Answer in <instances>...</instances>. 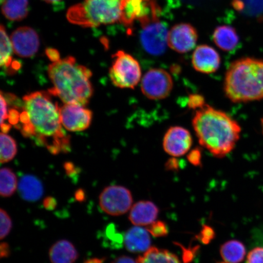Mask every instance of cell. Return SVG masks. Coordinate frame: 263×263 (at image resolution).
I'll return each instance as SVG.
<instances>
[{
	"instance_id": "cell-14",
	"label": "cell",
	"mask_w": 263,
	"mask_h": 263,
	"mask_svg": "<svg viewBox=\"0 0 263 263\" xmlns=\"http://www.w3.org/2000/svg\"><path fill=\"white\" fill-rule=\"evenodd\" d=\"M192 64L197 71L212 74L218 70L221 65V58L215 49L209 45H202L194 51Z\"/></svg>"
},
{
	"instance_id": "cell-7",
	"label": "cell",
	"mask_w": 263,
	"mask_h": 263,
	"mask_svg": "<svg viewBox=\"0 0 263 263\" xmlns=\"http://www.w3.org/2000/svg\"><path fill=\"white\" fill-rule=\"evenodd\" d=\"M173 84V78L168 72L162 68H153L144 75L141 90L149 100H161L169 97Z\"/></svg>"
},
{
	"instance_id": "cell-38",
	"label": "cell",
	"mask_w": 263,
	"mask_h": 263,
	"mask_svg": "<svg viewBox=\"0 0 263 263\" xmlns=\"http://www.w3.org/2000/svg\"><path fill=\"white\" fill-rule=\"evenodd\" d=\"M105 258H89L84 261V263H103Z\"/></svg>"
},
{
	"instance_id": "cell-36",
	"label": "cell",
	"mask_w": 263,
	"mask_h": 263,
	"mask_svg": "<svg viewBox=\"0 0 263 263\" xmlns=\"http://www.w3.org/2000/svg\"><path fill=\"white\" fill-rule=\"evenodd\" d=\"M179 164L178 160L176 159H170L166 163V167L168 170H176L179 168Z\"/></svg>"
},
{
	"instance_id": "cell-15",
	"label": "cell",
	"mask_w": 263,
	"mask_h": 263,
	"mask_svg": "<svg viewBox=\"0 0 263 263\" xmlns=\"http://www.w3.org/2000/svg\"><path fill=\"white\" fill-rule=\"evenodd\" d=\"M159 212V209L153 202L142 200L132 206L129 219L136 226H148L156 221Z\"/></svg>"
},
{
	"instance_id": "cell-27",
	"label": "cell",
	"mask_w": 263,
	"mask_h": 263,
	"mask_svg": "<svg viewBox=\"0 0 263 263\" xmlns=\"http://www.w3.org/2000/svg\"><path fill=\"white\" fill-rule=\"evenodd\" d=\"M0 221H1V231H0V238L2 239L7 236L12 229V222L11 218L7 212L4 210H0Z\"/></svg>"
},
{
	"instance_id": "cell-26",
	"label": "cell",
	"mask_w": 263,
	"mask_h": 263,
	"mask_svg": "<svg viewBox=\"0 0 263 263\" xmlns=\"http://www.w3.org/2000/svg\"><path fill=\"white\" fill-rule=\"evenodd\" d=\"M233 5L238 11L249 15L263 13V0H233Z\"/></svg>"
},
{
	"instance_id": "cell-17",
	"label": "cell",
	"mask_w": 263,
	"mask_h": 263,
	"mask_svg": "<svg viewBox=\"0 0 263 263\" xmlns=\"http://www.w3.org/2000/svg\"><path fill=\"white\" fill-rule=\"evenodd\" d=\"M49 256L51 263H74L78 258V252L71 242L62 239L51 246Z\"/></svg>"
},
{
	"instance_id": "cell-20",
	"label": "cell",
	"mask_w": 263,
	"mask_h": 263,
	"mask_svg": "<svg viewBox=\"0 0 263 263\" xmlns=\"http://www.w3.org/2000/svg\"><path fill=\"white\" fill-rule=\"evenodd\" d=\"M2 12L9 21H21L28 14V0H2Z\"/></svg>"
},
{
	"instance_id": "cell-31",
	"label": "cell",
	"mask_w": 263,
	"mask_h": 263,
	"mask_svg": "<svg viewBox=\"0 0 263 263\" xmlns=\"http://www.w3.org/2000/svg\"><path fill=\"white\" fill-rule=\"evenodd\" d=\"M187 159L193 166H199L202 163V153L199 148L191 151L187 156Z\"/></svg>"
},
{
	"instance_id": "cell-6",
	"label": "cell",
	"mask_w": 263,
	"mask_h": 263,
	"mask_svg": "<svg viewBox=\"0 0 263 263\" xmlns=\"http://www.w3.org/2000/svg\"><path fill=\"white\" fill-rule=\"evenodd\" d=\"M114 62L109 75L115 86L133 89L141 78V67L136 59L123 51L113 55Z\"/></svg>"
},
{
	"instance_id": "cell-1",
	"label": "cell",
	"mask_w": 263,
	"mask_h": 263,
	"mask_svg": "<svg viewBox=\"0 0 263 263\" xmlns=\"http://www.w3.org/2000/svg\"><path fill=\"white\" fill-rule=\"evenodd\" d=\"M51 95L43 91L26 95L20 122L24 136L57 155L70 150V140L62 127L60 107L52 101Z\"/></svg>"
},
{
	"instance_id": "cell-5",
	"label": "cell",
	"mask_w": 263,
	"mask_h": 263,
	"mask_svg": "<svg viewBox=\"0 0 263 263\" xmlns=\"http://www.w3.org/2000/svg\"><path fill=\"white\" fill-rule=\"evenodd\" d=\"M125 0H84L68 9L71 24L83 27H96L121 22Z\"/></svg>"
},
{
	"instance_id": "cell-11",
	"label": "cell",
	"mask_w": 263,
	"mask_h": 263,
	"mask_svg": "<svg viewBox=\"0 0 263 263\" xmlns=\"http://www.w3.org/2000/svg\"><path fill=\"white\" fill-rule=\"evenodd\" d=\"M192 144V135L189 130L182 127H171L163 137V149L173 157L185 155L189 153Z\"/></svg>"
},
{
	"instance_id": "cell-30",
	"label": "cell",
	"mask_w": 263,
	"mask_h": 263,
	"mask_svg": "<svg viewBox=\"0 0 263 263\" xmlns=\"http://www.w3.org/2000/svg\"><path fill=\"white\" fill-rule=\"evenodd\" d=\"M247 263H263V248H256L249 253Z\"/></svg>"
},
{
	"instance_id": "cell-12",
	"label": "cell",
	"mask_w": 263,
	"mask_h": 263,
	"mask_svg": "<svg viewBox=\"0 0 263 263\" xmlns=\"http://www.w3.org/2000/svg\"><path fill=\"white\" fill-rule=\"evenodd\" d=\"M11 41L15 53L21 58L33 57L40 45L37 33L28 26L16 29L11 34Z\"/></svg>"
},
{
	"instance_id": "cell-28",
	"label": "cell",
	"mask_w": 263,
	"mask_h": 263,
	"mask_svg": "<svg viewBox=\"0 0 263 263\" xmlns=\"http://www.w3.org/2000/svg\"><path fill=\"white\" fill-rule=\"evenodd\" d=\"M147 230L154 237H163L168 233L166 223L162 221H155L147 226Z\"/></svg>"
},
{
	"instance_id": "cell-3",
	"label": "cell",
	"mask_w": 263,
	"mask_h": 263,
	"mask_svg": "<svg viewBox=\"0 0 263 263\" xmlns=\"http://www.w3.org/2000/svg\"><path fill=\"white\" fill-rule=\"evenodd\" d=\"M49 77L53 87L48 90L65 104L85 106L93 95L90 82L92 72L77 64L73 57H68L52 62L48 67Z\"/></svg>"
},
{
	"instance_id": "cell-13",
	"label": "cell",
	"mask_w": 263,
	"mask_h": 263,
	"mask_svg": "<svg viewBox=\"0 0 263 263\" xmlns=\"http://www.w3.org/2000/svg\"><path fill=\"white\" fill-rule=\"evenodd\" d=\"M198 35L196 29L188 24L174 26L169 31L168 46L179 53H185L195 47Z\"/></svg>"
},
{
	"instance_id": "cell-33",
	"label": "cell",
	"mask_w": 263,
	"mask_h": 263,
	"mask_svg": "<svg viewBox=\"0 0 263 263\" xmlns=\"http://www.w3.org/2000/svg\"><path fill=\"white\" fill-rule=\"evenodd\" d=\"M46 53H47V57L52 62L58 61L60 59L59 52L54 49H47V51H46Z\"/></svg>"
},
{
	"instance_id": "cell-35",
	"label": "cell",
	"mask_w": 263,
	"mask_h": 263,
	"mask_svg": "<svg viewBox=\"0 0 263 263\" xmlns=\"http://www.w3.org/2000/svg\"><path fill=\"white\" fill-rule=\"evenodd\" d=\"M111 263H137V260H134L133 258L127 256H121L115 259Z\"/></svg>"
},
{
	"instance_id": "cell-24",
	"label": "cell",
	"mask_w": 263,
	"mask_h": 263,
	"mask_svg": "<svg viewBox=\"0 0 263 263\" xmlns=\"http://www.w3.org/2000/svg\"><path fill=\"white\" fill-rule=\"evenodd\" d=\"M17 188V179L15 173L8 167H3L0 172V195L4 197L11 196Z\"/></svg>"
},
{
	"instance_id": "cell-32",
	"label": "cell",
	"mask_w": 263,
	"mask_h": 263,
	"mask_svg": "<svg viewBox=\"0 0 263 263\" xmlns=\"http://www.w3.org/2000/svg\"><path fill=\"white\" fill-rule=\"evenodd\" d=\"M8 118L7 103L3 94H1V124L4 123L5 121Z\"/></svg>"
},
{
	"instance_id": "cell-19",
	"label": "cell",
	"mask_w": 263,
	"mask_h": 263,
	"mask_svg": "<svg viewBox=\"0 0 263 263\" xmlns=\"http://www.w3.org/2000/svg\"><path fill=\"white\" fill-rule=\"evenodd\" d=\"M213 41L223 51L234 50L239 42V36L232 26L222 25L215 29L213 34Z\"/></svg>"
},
{
	"instance_id": "cell-25",
	"label": "cell",
	"mask_w": 263,
	"mask_h": 263,
	"mask_svg": "<svg viewBox=\"0 0 263 263\" xmlns=\"http://www.w3.org/2000/svg\"><path fill=\"white\" fill-rule=\"evenodd\" d=\"M1 163H5L11 161L17 153L15 141L7 134H1Z\"/></svg>"
},
{
	"instance_id": "cell-29",
	"label": "cell",
	"mask_w": 263,
	"mask_h": 263,
	"mask_svg": "<svg viewBox=\"0 0 263 263\" xmlns=\"http://www.w3.org/2000/svg\"><path fill=\"white\" fill-rule=\"evenodd\" d=\"M205 99L201 95H191L188 101V106L190 109L198 110L205 106Z\"/></svg>"
},
{
	"instance_id": "cell-18",
	"label": "cell",
	"mask_w": 263,
	"mask_h": 263,
	"mask_svg": "<svg viewBox=\"0 0 263 263\" xmlns=\"http://www.w3.org/2000/svg\"><path fill=\"white\" fill-rule=\"evenodd\" d=\"M18 190L22 198L28 202H35L44 195V187L37 177L23 176L18 183Z\"/></svg>"
},
{
	"instance_id": "cell-22",
	"label": "cell",
	"mask_w": 263,
	"mask_h": 263,
	"mask_svg": "<svg viewBox=\"0 0 263 263\" xmlns=\"http://www.w3.org/2000/svg\"><path fill=\"white\" fill-rule=\"evenodd\" d=\"M220 254L226 263H240L245 258L246 250L241 242L230 240L221 247Z\"/></svg>"
},
{
	"instance_id": "cell-39",
	"label": "cell",
	"mask_w": 263,
	"mask_h": 263,
	"mask_svg": "<svg viewBox=\"0 0 263 263\" xmlns=\"http://www.w3.org/2000/svg\"><path fill=\"white\" fill-rule=\"evenodd\" d=\"M43 1H44L48 3H54L58 2L59 1H61V0H43Z\"/></svg>"
},
{
	"instance_id": "cell-10",
	"label": "cell",
	"mask_w": 263,
	"mask_h": 263,
	"mask_svg": "<svg viewBox=\"0 0 263 263\" xmlns=\"http://www.w3.org/2000/svg\"><path fill=\"white\" fill-rule=\"evenodd\" d=\"M62 126L70 132H81L87 129L92 121V111L81 105L65 104L60 107Z\"/></svg>"
},
{
	"instance_id": "cell-16",
	"label": "cell",
	"mask_w": 263,
	"mask_h": 263,
	"mask_svg": "<svg viewBox=\"0 0 263 263\" xmlns=\"http://www.w3.org/2000/svg\"><path fill=\"white\" fill-rule=\"evenodd\" d=\"M150 233L141 226H135L128 230L124 235L123 241L128 251L142 253L150 249Z\"/></svg>"
},
{
	"instance_id": "cell-9",
	"label": "cell",
	"mask_w": 263,
	"mask_h": 263,
	"mask_svg": "<svg viewBox=\"0 0 263 263\" xmlns=\"http://www.w3.org/2000/svg\"><path fill=\"white\" fill-rule=\"evenodd\" d=\"M141 26L140 40L144 50L151 55L163 54L168 45L169 32L166 25L157 18Z\"/></svg>"
},
{
	"instance_id": "cell-2",
	"label": "cell",
	"mask_w": 263,
	"mask_h": 263,
	"mask_svg": "<svg viewBox=\"0 0 263 263\" xmlns=\"http://www.w3.org/2000/svg\"><path fill=\"white\" fill-rule=\"evenodd\" d=\"M192 125L200 145L219 159L234 149L241 133L237 121L224 111L206 104L196 110Z\"/></svg>"
},
{
	"instance_id": "cell-37",
	"label": "cell",
	"mask_w": 263,
	"mask_h": 263,
	"mask_svg": "<svg viewBox=\"0 0 263 263\" xmlns=\"http://www.w3.org/2000/svg\"><path fill=\"white\" fill-rule=\"evenodd\" d=\"M10 254L9 246L7 243L3 242L0 246V254L1 257H7Z\"/></svg>"
},
{
	"instance_id": "cell-4",
	"label": "cell",
	"mask_w": 263,
	"mask_h": 263,
	"mask_svg": "<svg viewBox=\"0 0 263 263\" xmlns=\"http://www.w3.org/2000/svg\"><path fill=\"white\" fill-rule=\"evenodd\" d=\"M226 97L234 103L263 99V60L239 59L230 65L225 80Z\"/></svg>"
},
{
	"instance_id": "cell-40",
	"label": "cell",
	"mask_w": 263,
	"mask_h": 263,
	"mask_svg": "<svg viewBox=\"0 0 263 263\" xmlns=\"http://www.w3.org/2000/svg\"><path fill=\"white\" fill-rule=\"evenodd\" d=\"M222 263H226V262H222Z\"/></svg>"
},
{
	"instance_id": "cell-21",
	"label": "cell",
	"mask_w": 263,
	"mask_h": 263,
	"mask_svg": "<svg viewBox=\"0 0 263 263\" xmlns=\"http://www.w3.org/2000/svg\"><path fill=\"white\" fill-rule=\"evenodd\" d=\"M0 37H1V51H0V64L2 67L8 69L11 67V70H18L21 68L20 62L13 61L12 54L14 51L11 39L8 37L7 32L3 26L0 28Z\"/></svg>"
},
{
	"instance_id": "cell-23",
	"label": "cell",
	"mask_w": 263,
	"mask_h": 263,
	"mask_svg": "<svg viewBox=\"0 0 263 263\" xmlns=\"http://www.w3.org/2000/svg\"><path fill=\"white\" fill-rule=\"evenodd\" d=\"M137 263H181L173 253L156 248H151L137 259Z\"/></svg>"
},
{
	"instance_id": "cell-34",
	"label": "cell",
	"mask_w": 263,
	"mask_h": 263,
	"mask_svg": "<svg viewBox=\"0 0 263 263\" xmlns=\"http://www.w3.org/2000/svg\"><path fill=\"white\" fill-rule=\"evenodd\" d=\"M57 202L52 197H48L46 198L44 201V206L46 209L51 210H53L57 206Z\"/></svg>"
},
{
	"instance_id": "cell-8",
	"label": "cell",
	"mask_w": 263,
	"mask_h": 263,
	"mask_svg": "<svg viewBox=\"0 0 263 263\" xmlns=\"http://www.w3.org/2000/svg\"><path fill=\"white\" fill-rule=\"evenodd\" d=\"M99 199L101 210L108 215L115 216L127 213L133 203L130 191L119 185H111L105 188Z\"/></svg>"
}]
</instances>
